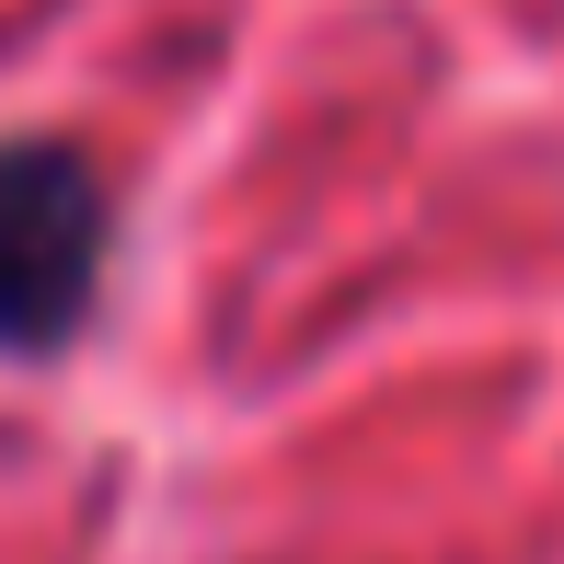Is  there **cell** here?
<instances>
[{
	"instance_id": "1",
	"label": "cell",
	"mask_w": 564,
	"mask_h": 564,
	"mask_svg": "<svg viewBox=\"0 0 564 564\" xmlns=\"http://www.w3.org/2000/svg\"><path fill=\"white\" fill-rule=\"evenodd\" d=\"M105 289V185L58 139H0V357H58Z\"/></svg>"
}]
</instances>
